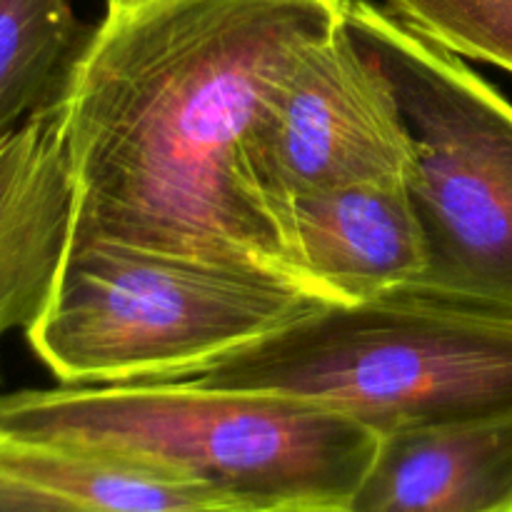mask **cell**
<instances>
[{
    "label": "cell",
    "instance_id": "10",
    "mask_svg": "<svg viewBox=\"0 0 512 512\" xmlns=\"http://www.w3.org/2000/svg\"><path fill=\"white\" fill-rule=\"evenodd\" d=\"M0 485L60 512H258L125 455L5 430Z\"/></svg>",
    "mask_w": 512,
    "mask_h": 512
},
{
    "label": "cell",
    "instance_id": "7",
    "mask_svg": "<svg viewBox=\"0 0 512 512\" xmlns=\"http://www.w3.org/2000/svg\"><path fill=\"white\" fill-rule=\"evenodd\" d=\"M288 245L305 290L355 305L410 288L428 268L408 180H363L290 205Z\"/></svg>",
    "mask_w": 512,
    "mask_h": 512
},
{
    "label": "cell",
    "instance_id": "14",
    "mask_svg": "<svg viewBox=\"0 0 512 512\" xmlns=\"http://www.w3.org/2000/svg\"><path fill=\"white\" fill-rule=\"evenodd\" d=\"M130 3H140V0H108V5H130Z\"/></svg>",
    "mask_w": 512,
    "mask_h": 512
},
{
    "label": "cell",
    "instance_id": "11",
    "mask_svg": "<svg viewBox=\"0 0 512 512\" xmlns=\"http://www.w3.org/2000/svg\"><path fill=\"white\" fill-rule=\"evenodd\" d=\"M90 30L70 0H0V138L58 98Z\"/></svg>",
    "mask_w": 512,
    "mask_h": 512
},
{
    "label": "cell",
    "instance_id": "9",
    "mask_svg": "<svg viewBox=\"0 0 512 512\" xmlns=\"http://www.w3.org/2000/svg\"><path fill=\"white\" fill-rule=\"evenodd\" d=\"M343 512H512V413L380 435Z\"/></svg>",
    "mask_w": 512,
    "mask_h": 512
},
{
    "label": "cell",
    "instance_id": "6",
    "mask_svg": "<svg viewBox=\"0 0 512 512\" xmlns=\"http://www.w3.org/2000/svg\"><path fill=\"white\" fill-rule=\"evenodd\" d=\"M410 165L403 110L345 18L270 95L243 148L250 193L285 243L293 203L363 180H405Z\"/></svg>",
    "mask_w": 512,
    "mask_h": 512
},
{
    "label": "cell",
    "instance_id": "3",
    "mask_svg": "<svg viewBox=\"0 0 512 512\" xmlns=\"http://www.w3.org/2000/svg\"><path fill=\"white\" fill-rule=\"evenodd\" d=\"M325 405L373 433L512 413V320L420 288L313 313L185 378Z\"/></svg>",
    "mask_w": 512,
    "mask_h": 512
},
{
    "label": "cell",
    "instance_id": "5",
    "mask_svg": "<svg viewBox=\"0 0 512 512\" xmlns=\"http://www.w3.org/2000/svg\"><path fill=\"white\" fill-rule=\"evenodd\" d=\"M345 28L388 78L413 145L428 268L410 288L512 320V103L460 55L370 0Z\"/></svg>",
    "mask_w": 512,
    "mask_h": 512
},
{
    "label": "cell",
    "instance_id": "13",
    "mask_svg": "<svg viewBox=\"0 0 512 512\" xmlns=\"http://www.w3.org/2000/svg\"><path fill=\"white\" fill-rule=\"evenodd\" d=\"M0 512H60V510L48 508V505L43 503H35V500L25 498V495L20 493H13V490L0 485Z\"/></svg>",
    "mask_w": 512,
    "mask_h": 512
},
{
    "label": "cell",
    "instance_id": "4",
    "mask_svg": "<svg viewBox=\"0 0 512 512\" xmlns=\"http://www.w3.org/2000/svg\"><path fill=\"white\" fill-rule=\"evenodd\" d=\"M323 303L258 270L78 243L25 335L60 385L185 380Z\"/></svg>",
    "mask_w": 512,
    "mask_h": 512
},
{
    "label": "cell",
    "instance_id": "12",
    "mask_svg": "<svg viewBox=\"0 0 512 512\" xmlns=\"http://www.w3.org/2000/svg\"><path fill=\"white\" fill-rule=\"evenodd\" d=\"M405 25L460 58L512 73V0H385Z\"/></svg>",
    "mask_w": 512,
    "mask_h": 512
},
{
    "label": "cell",
    "instance_id": "1",
    "mask_svg": "<svg viewBox=\"0 0 512 512\" xmlns=\"http://www.w3.org/2000/svg\"><path fill=\"white\" fill-rule=\"evenodd\" d=\"M343 13L345 0L108 5L58 95L73 173L68 245H130L305 290L250 193L243 148L270 95Z\"/></svg>",
    "mask_w": 512,
    "mask_h": 512
},
{
    "label": "cell",
    "instance_id": "2",
    "mask_svg": "<svg viewBox=\"0 0 512 512\" xmlns=\"http://www.w3.org/2000/svg\"><path fill=\"white\" fill-rule=\"evenodd\" d=\"M0 430L140 460L258 512H343L378 445L345 413L190 380L0 395Z\"/></svg>",
    "mask_w": 512,
    "mask_h": 512
},
{
    "label": "cell",
    "instance_id": "8",
    "mask_svg": "<svg viewBox=\"0 0 512 512\" xmlns=\"http://www.w3.org/2000/svg\"><path fill=\"white\" fill-rule=\"evenodd\" d=\"M73 173L58 98L0 138V340L28 330L70 235Z\"/></svg>",
    "mask_w": 512,
    "mask_h": 512
}]
</instances>
